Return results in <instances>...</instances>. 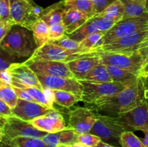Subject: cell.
Masks as SVG:
<instances>
[{
    "instance_id": "e575fe53",
    "label": "cell",
    "mask_w": 148,
    "mask_h": 147,
    "mask_svg": "<svg viewBox=\"0 0 148 147\" xmlns=\"http://www.w3.org/2000/svg\"><path fill=\"white\" fill-rule=\"evenodd\" d=\"M49 42L65 49H68V50H79V43L69 37L67 35H65L60 38L56 39V40H49Z\"/></svg>"
},
{
    "instance_id": "8d00e7d4",
    "label": "cell",
    "mask_w": 148,
    "mask_h": 147,
    "mask_svg": "<svg viewBox=\"0 0 148 147\" xmlns=\"http://www.w3.org/2000/svg\"><path fill=\"white\" fill-rule=\"evenodd\" d=\"M14 61L15 56L11 55L0 47V72L7 70L10 65L14 63Z\"/></svg>"
},
{
    "instance_id": "44dd1931",
    "label": "cell",
    "mask_w": 148,
    "mask_h": 147,
    "mask_svg": "<svg viewBox=\"0 0 148 147\" xmlns=\"http://www.w3.org/2000/svg\"><path fill=\"white\" fill-rule=\"evenodd\" d=\"M90 17L87 14L75 10H65L62 18V23L66 28V35L74 33L85 24Z\"/></svg>"
},
{
    "instance_id": "681fc988",
    "label": "cell",
    "mask_w": 148,
    "mask_h": 147,
    "mask_svg": "<svg viewBox=\"0 0 148 147\" xmlns=\"http://www.w3.org/2000/svg\"><path fill=\"white\" fill-rule=\"evenodd\" d=\"M94 147H118V146H115L111 145V144H107V143H105L103 141H100L99 144H98V145L95 146Z\"/></svg>"
},
{
    "instance_id": "74e56055",
    "label": "cell",
    "mask_w": 148,
    "mask_h": 147,
    "mask_svg": "<svg viewBox=\"0 0 148 147\" xmlns=\"http://www.w3.org/2000/svg\"><path fill=\"white\" fill-rule=\"evenodd\" d=\"M66 35V28L63 23L56 24L49 27V40L59 39Z\"/></svg>"
},
{
    "instance_id": "9a60e30c",
    "label": "cell",
    "mask_w": 148,
    "mask_h": 147,
    "mask_svg": "<svg viewBox=\"0 0 148 147\" xmlns=\"http://www.w3.org/2000/svg\"><path fill=\"white\" fill-rule=\"evenodd\" d=\"M53 110L54 109L48 108L37 102L24 100L18 98L16 106L12 109V116L30 122L38 117L49 113Z\"/></svg>"
},
{
    "instance_id": "836d02e7",
    "label": "cell",
    "mask_w": 148,
    "mask_h": 147,
    "mask_svg": "<svg viewBox=\"0 0 148 147\" xmlns=\"http://www.w3.org/2000/svg\"><path fill=\"white\" fill-rule=\"evenodd\" d=\"M121 147H145L142 139L137 137L132 131L123 133L120 138Z\"/></svg>"
},
{
    "instance_id": "11a10c76",
    "label": "cell",
    "mask_w": 148,
    "mask_h": 147,
    "mask_svg": "<svg viewBox=\"0 0 148 147\" xmlns=\"http://www.w3.org/2000/svg\"><path fill=\"white\" fill-rule=\"evenodd\" d=\"M25 1H30V0H25Z\"/></svg>"
},
{
    "instance_id": "9c48e42d",
    "label": "cell",
    "mask_w": 148,
    "mask_h": 147,
    "mask_svg": "<svg viewBox=\"0 0 148 147\" xmlns=\"http://www.w3.org/2000/svg\"><path fill=\"white\" fill-rule=\"evenodd\" d=\"M148 38V29L121 37L108 44H105L95 51L114 52V53H133L136 52L140 44Z\"/></svg>"
},
{
    "instance_id": "2e32d148",
    "label": "cell",
    "mask_w": 148,
    "mask_h": 147,
    "mask_svg": "<svg viewBox=\"0 0 148 147\" xmlns=\"http://www.w3.org/2000/svg\"><path fill=\"white\" fill-rule=\"evenodd\" d=\"M12 82L31 87H36L44 91L43 86L38 80L37 74L27 65L23 63H13L7 69Z\"/></svg>"
},
{
    "instance_id": "60d3db41",
    "label": "cell",
    "mask_w": 148,
    "mask_h": 147,
    "mask_svg": "<svg viewBox=\"0 0 148 147\" xmlns=\"http://www.w3.org/2000/svg\"><path fill=\"white\" fill-rule=\"evenodd\" d=\"M13 25H14L13 21H0V43L5 37Z\"/></svg>"
},
{
    "instance_id": "c3c4849f",
    "label": "cell",
    "mask_w": 148,
    "mask_h": 147,
    "mask_svg": "<svg viewBox=\"0 0 148 147\" xmlns=\"http://www.w3.org/2000/svg\"><path fill=\"white\" fill-rule=\"evenodd\" d=\"M143 133H145V138L142 139V141H143L145 147H148V130L143 131Z\"/></svg>"
},
{
    "instance_id": "f35d334b",
    "label": "cell",
    "mask_w": 148,
    "mask_h": 147,
    "mask_svg": "<svg viewBox=\"0 0 148 147\" xmlns=\"http://www.w3.org/2000/svg\"><path fill=\"white\" fill-rule=\"evenodd\" d=\"M0 21H12L10 15V0H0Z\"/></svg>"
},
{
    "instance_id": "5b68a950",
    "label": "cell",
    "mask_w": 148,
    "mask_h": 147,
    "mask_svg": "<svg viewBox=\"0 0 148 147\" xmlns=\"http://www.w3.org/2000/svg\"><path fill=\"white\" fill-rule=\"evenodd\" d=\"M0 126L4 133L1 142H8L17 137L40 138L48 134L35 128L30 122L11 116L0 120Z\"/></svg>"
},
{
    "instance_id": "7bdbcfd3",
    "label": "cell",
    "mask_w": 148,
    "mask_h": 147,
    "mask_svg": "<svg viewBox=\"0 0 148 147\" xmlns=\"http://www.w3.org/2000/svg\"><path fill=\"white\" fill-rule=\"evenodd\" d=\"M136 52L142 58L145 64V63L148 59V38L140 44V47L138 48ZM144 64H143V66H144Z\"/></svg>"
},
{
    "instance_id": "1f68e13d",
    "label": "cell",
    "mask_w": 148,
    "mask_h": 147,
    "mask_svg": "<svg viewBox=\"0 0 148 147\" xmlns=\"http://www.w3.org/2000/svg\"><path fill=\"white\" fill-rule=\"evenodd\" d=\"M101 17L109 19L114 22H118L124 17V8L120 0H116L108 6L103 12L98 14Z\"/></svg>"
},
{
    "instance_id": "7dc6e473",
    "label": "cell",
    "mask_w": 148,
    "mask_h": 147,
    "mask_svg": "<svg viewBox=\"0 0 148 147\" xmlns=\"http://www.w3.org/2000/svg\"><path fill=\"white\" fill-rule=\"evenodd\" d=\"M148 75V59L147 61L145 63L144 66L142 68L141 71L140 72V74L139 76H141V77H145V76H147Z\"/></svg>"
},
{
    "instance_id": "4316f807",
    "label": "cell",
    "mask_w": 148,
    "mask_h": 147,
    "mask_svg": "<svg viewBox=\"0 0 148 147\" xmlns=\"http://www.w3.org/2000/svg\"><path fill=\"white\" fill-rule=\"evenodd\" d=\"M53 102L64 108H69L77 102L82 101V97L72 92L61 90H51Z\"/></svg>"
},
{
    "instance_id": "6da1fadb",
    "label": "cell",
    "mask_w": 148,
    "mask_h": 147,
    "mask_svg": "<svg viewBox=\"0 0 148 147\" xmlns=\"http://www.w3.org/2000/svg\"><path fill=\"white\" fill-rule=\"evenodd\" d=\"M144 102L143 82L139 76L121 92L98 99L94 104V109L108 115L120 117Z\"/></svg>"
},
{
    "instance_id": "d590c367",
    "label": "cell",
    "mask_w": 148,
    "mask_h": 147,
    "mask_svg": "<svg viewBox=\"0 0 148 147\" xmlns=\"http://www.w3.org/2000/svg\"><path fill=\"white\" fill-rule=\"evenodd\" d=\"M101 141V138L92 133L79 134L77 138V143L82 144L88 147H94Z\"/></svg>"
},
{
    "instance_id": "5bb4252c",
    "label": "cell",
    "mask_w": 148,
    "mask_h": 147,
    "mask_svg": "<svg viewBox=\"0 0 148 147\" xmlns=\"http://www.w3.org/2000/svg\"><path fill=\"white\" fill-rule=\"evenodd\" d=\"M24 63L27 65L36 74L51 76L75 78V75L69 70L66 62L43 61L35 62L25 61Z\"/></svg>"
},
{
    "instance_id": "3957f363",
    "label": "cell",
    "mask_w": 148,
    "mask_h": 147,
    "mask_svg": "<svg viewBox=\"0 0 148 147\" xmlns=\"http://www.w3.org/2000/svg\"><path fill=\"white\" fill-rule=\"evenodd\" d=\"M126 131H132V129L120 117L96 114V120L90 133L100 137L103 142L116 146H121L120 138Z\"/></svg>"
},
{
    "instance_id": "816d5d0a",
    "label": "cell",
    "mask_w": 148,
    "mask_h": 147,
    "mask_svg": "<svg viewBox=\"0 0 148 147\" xmlns=\"http://www.w3.org/2000/svg\"><path fill=\"white\" fill-rule=\"evenodd\" d=\"M145 7L146 11L148 13V0H145Z\"/></svg>"
},
{
    "instance_id": "f907efd6",
    "label": "cell",
    "mask_w": 148,
    "mask_h": 147,
    "mask_svg": "<svg viewBox=\"0 0 148 147\" xmlns=\"http://www.w3.org/2000/svg\"><path fill=\"white\" fill-rule=\"evenodd\" d=\"M3 137H4V133H3L2 128H1V127L0 126V143H1V141H2Z\"/></svg>"
},
{
    "instance_id": "7c38bea8",
    "label": "cell",
    "mask_w": 148,
    "mask_h": 147,
    "mask_svg": "<svg viewBox=\"0 0 148 147\" xmlns=\"http://www.w3.org/2000/svg\"><path fill=\"white\" fill-rule=\"evenodd\" d=\"M36 74L43 89L66 91L82 96L83 87L79 81L76 78L46 76L39 74Z\"/></svg>"
},
{
    "instance_id": "7a4b0ae2",
    "label": "cell",
    "mask_w": 148,
    "mask_h": 147,
    "mask_svg": "<svg viewBox=\"0 0 148 147\" xmlns=\"http://www.w3.org/2000/svg\"><path fill=\"white\" fill-rule=\"evenodd\" d=\"M0 47L15 57H31L37 48L33 33L19 25L12 26L0 43Z\"/></svg>"
},
{
    "instance_id": "d4e9b609",
    "label": "cell",
    "mask_w": 148,
    "mask_h": 147,
    "mask_svg": "<svg viewBox=\"0 0 148 147\" xmlns=\"http://www.w3.org/2000/svg\"><path fill=\"white\" fill-rule=\"evenodd\" d=\"M103 33H95L89 35L79 43V49L82 53L94 52L104 45Z\"/></svg>"
},
{
    "instance_id": "ee69618b",
    "label": "cell",
    "mask_w": 148,
    "mask_h": 147,
    "mask_svg": "<svg viewBox=\"0 0 148 147\" xmlns=\"http://www.w3.org/2000/svg\"><path fill=\"white\" fill-rule=\"evenodd\" d=\"M13 88H14V91H15V92H16V94H17L18 98H20V99H24V100L30 101V102H35L34 99H33V97H32L30 96V95H29L27 92H25V91L23 90V89H20V88L14 87V86H13Z\"/></svg>"
},
{
    "instance_id": "d6986e66",
    "label": "cell",
    "mask_w": 148,
    "mask_h": 147,
    "mask_svg": "<svg viewBox=\"0 0 148 147\" xmlns=\"http://www.w3.org/2000/svg\"><path fill=\"white\" fill-rule=\"evenodd\" d=\"M132 130L145 131L148 130V104L143 102L130 112L120 116Z\"/></svg>"
},
{
    "instance_id": "ab89813d",
    "label": "cell",
    "mask_w": 148,
    "mask_h": 147,
    "mask_svg": "<svg viewBox=\"0 0 148 147\" xmlns=\"http://www.w3.org/2000/svg\"><path fill=\"white\" fill-rule=\"evenodd\" d=\"M93 4L94 14H100L116 0H90ZM94 15V16H95Z\"/></svg>"
},
{
    "instance_id": "83f0119b",
    "label": "cell",
    "mask_w": 148,
    "mask_h": 147,
    "mask_svg": "<svg viewBox=\"0 0 148 147\" xmlns=\"http://www.w3.org/2000/svg\"><path fill=\"white\" fill-rule=\"evenodd\" d=\"M32 32L37 48L41 47L49 42V26L41 19L35 23Z\"/></svg>"
},
{
    "instance_id": "7402d4cb",
    "label": "cell",
    "mask_w": 148,
    "mask_h": 147,
    "mask_svg": "<svg viewBox=\"0 0 148 147\" xmlns=\"http://www.w3.org/2000/svg\"><path fill=\"white\" fill-rule=\"evenodd\" d=\"M64 5L62 0L49 7L43 9L40 14V19L50 26L62 23V18L64 12Z\"/></svg>"
},
{
    "instance_id": "ba28073f",
    "label": "cell",
    "mask_w": 148,
    "mask_h": 147,
    "mask_svg": "<svg viewBox=\"0 0 148 147\" xmlns=\"http://www.w3.org/2000/svg\"><path fill=\"white\" fill-rule=\"evenodd\" d=\"M148 29L147 17H129L118 22L104 33V45L121 37Z\"/></svg>"
},
{
    "instance_id": "277c9868",
    "label": "cell",
    "mask_w": 148,
    "mask_h": 147,
    "mask_svg": "<svg viewBox=\"0 0 148 147\" xmlns=\"http://www.w3.org/2000/svg\"><path fill=\"white\" fill-rule=\"evenodd\" d=\"M79 80V79H78ZM82 85V101L88 104H94L103 97L115 95L124 90L129 84L121 82H94L90 81L79 80Z\"/></svg>"
},
{
    "instance_id": "db71d44e",
    "label": "cell",
    "mask_w": 148,
    "mask_h": 147,
    "mask_svg": "<svg viewBox=\"0 0 148 147\" xmlns=\"http://www.w3.org/2000/svg\"><path fill=\"white\" fill-rule=\"evenodd\" d=\"M1 84H3V83H2V82H1V81H0V85H1Z\"/></svg>"
},
{
    "instance_id": "8992f818",
    "label": "cell",
    "mask_w": 148,
    "mask_h": 147,
    "mask_svg": "<svg viewBox=\"0 0 148 147\" xmlns=\"http://www.w3.org/2000/svg\"><path fill=\"white\" fill-rule=\"evenodd\" d=\"M86 53H82L79 50H68L59 46L49 42L41 47L37 48L31 57L29 58L26 62L51 61L68 62L80 58Z\"/></svg>"
},
{
    "instance_id": "f546056e",
    "label": "cell",
    "mask_w": 148,
    "mask_h": 147,
    "mask_svg": "<svg viewBox=\"0 0 148 147\" xmlns=\"http://www.w3.org/2000/svg\"><path fill=\"white\" fill-rule=\"evenodd\" d=\"M65 10H75L92 17L94 14L93 4L90 0H62Z\"/></svg>"
},
{
    "instance_id": "f6af8a7d",
    "label": "cell",
    "mask_w": 148,
    "mask_h": 147,
    "mask_svg": "<svg viewBox=\"0 0 148 147\" xmlns=\"http://www.w3.org/2000/svg\"><path fill=\"white\" fill-rule=\"evenodd\" d=\"M0 81L4 84L11 85L12 82V78L10 72L7 71V69L0 72Z\"/></svg>"
},
{
    "instance_id": "f5cc1de1",
    "label": "cell",
    "mask_w": 148,
    "mask_h": 147,
    "mask_svg": "<svg viewBox=\"0 0 148 147\" xmlns=\"http://www.w3.org/2000/svg\"><path fill=\"white\" fill-rule=\"evenodd\" d=\"M56 147H72V145H59Z\"/></svg>"
},
{
    "instance_id": "ffe728a7",
    "label": "cell",
    "mask_w": 148,
    "mask_h": 147,
    "mask_svg": "<svg viewBox=\"0 0 148 147\" xmlns=\"http://www.w3.org/2000/svg\"><path fill=\"white\" fill-rule=\"evenodd\" d=\"M78 135L74 130L66 127L57 133L46 134L42 139L49 147H56L59 145H72L77 143Z\"/></svg>"
},
{
    "instance_id": "30bf717a",
    "label": "cell",
    "mask_w": 148,
    "mask_h": 147,
    "mask_svg": "<svg viewBox=\"0 0 148 147\" xmlns=\"http://www.w3.org/2000/svg\"><path fill=\"white\" fill-rule=\"evenodd\" d=\"M25 0H10V15L16 25L21 26L32 31L35 23L40 19L33 12L31 1Z\"/></svg>"
},
{
    "instance_id": "d6a6232c",
    "label": "cell",
    "mask_w": 148,
    "mask_h": 147,
    "mask_svg": "<svg viewBox=\"0 0 148 147\" xmlns=\"http://www.w3.org/2000/svg\"><path fill=\"white\" fill-rule=\"evenodd\" d=\"M0 99L12 109L17 105L18 97L13 86L1 84L0 85Z\"/></svg>"
},
{
    "instance_id": "b9f144b4",
    "label": "cell",
    "mask_w": 148,
    "mask_h": 147,
    "mask_svg": "<svg viewBox=\"0 0 148 147\" xmlns=\"http://www.w3.org/2000/svg\"><path fill=\"white\" fill-rule=\"evenodd\" d=\"M12 116V108L0 99V120Z\"/></svg>"
},
{
    "instance_id": "4dcf8cb0",
    "label": "cell",
    "mask_w": 148,
    "mask_h": 147,
    "mask_svg": "<svg viewBox=\"0 0 148 147\" xmlns=\"http://www.w3.org/2000/svg\"><path fill=\"white\" fill-rule=\"evenodd\" d=\"M106 68L112 78L113 82L129 84L139 77V75L137 74L132 73L125 69L111 66H106Z\"/></svg>"
},
{
    "instance_id": "8fae6325",
    "label": "cell",
    "mask_w": 148,
    "mask_h": 147,
    "mask_svg": "<svg viewBox=\"0 0 148 147\" xmlns=\"http://www.w3.org/2000/svg\"><path fill=\"white\" fill-rule=\"evenodd\" d=\"M96 120V114L88 108L77 107L69 112L68 128L74 130L77 134L90 132Z\"/></svg>"
},
{
    "instance_id": "f1b7e54d",
    "label": "cell",
    "mask_w": 148,
    "mask_h": 147,
    "mask_svg": "<svg viewBox=\"0 0 148 147\" xmlns=\"http://www.w3.org/2000/svg\"><path fill=\"white\" fill-rule=\"evenodd\" d=\"M79 80L90 81L94 82H111L113 79L107 70L106 66L100 63L90 71L87 75Z\"/></svg>"
},
{
    "instance_id": "bcb514c9",
    "label": "cell",
    "mask_w": 148,
    "mask_h": 147,
    "mask_svg": "<svg viewBox=\"0 0 148 147\" xmlns=\"http://www.w3.org/2000/svg\"><path fill=\"white\" fill-rule=\"evenodd\" d=\"M141 79L143 82V92H144V100L145 102L148 104V75L145 77H141Z\"/></svg>"
},
{
    "instance_id": "603a6c76",
    "label": "cell",
    "mask_w": 148,
    "mask_h": 147,
    "mask_svg": "<svg viewBox=\"0 0 148 147\" xmlns=\"http://www.w3.org/2000/svg\"><path fill=\"white\" fill-rule=\"evenodd\" d=\"M124 8V17H147L145 0H120Z\"/></svg>"
},
{
    "instance_id": "484cf974",
    "label": "cell",
    "mask_w": 148,
    "mask_h": 147,
    "mask_svg": "<svg viewBox=\"0 0 148 147\" xmlns=\"http://www.w3.org/2000/svg\"><path fill=\"white\" fill-rule=\"evenodd\" d=\"M11 86H14V87L20 88V89H23L25 92H27L30 96L33 97L35 102L43 106L46 107L48 108H53V102L48 98L47 95L45 93V92L41 89H39L36 87H31V86H24V85L20 84L14 82H12Z\"/></svg>"
},
{
    "instance_id": "e0dca14e",
    "label": "cell",
    "mask_w": 148,
    "mask_h": 147,
    "mask_svg": "<svg viewBox=\"0 0 148 147\" xmlns=\"http://www.w3.org/2000/svg\"><path fill=\"white\" fill-rule=\"evenodd\" d=\"M29 122H30L37 129L48 133H57L64 130L67 127L62 114L55 109Z\"/></svg>"
},
{
    "instance_id": "cb8c5ba5",
    "label": "cell",
    "mask_w": 148,
    "mask_h": 147,
    "mask_svg": "<svg viewBox=\"0 0 148 147\" xmlns=\"http://www.w3.org/2000/svg\"><path fill=\"white\" fill-rule=\"evenodd\" d=\"M0 147H49L40 138L17 137L8 142H1Z\"/></svg>"
},
{
    "instance_id": "4fadbf2b",
    "label": "cell",
    "mask_w": 148,
    "mask_h": 147,
    "mask_svg": "<svg viewBox=\"0 0 148 147\" xmlns=\"http://www.w3.org/2000/svg\"><path fill=\"white\" fill-rule=\"evenodd\" d=\"M116 24L112 20L99 16H93L74 33L67 35L69 37L79 43L89 35L95 33H106Z\"/></svg>"
},
{
    "instance_id": "ac0fdd59",
    "label": "cell",
    "mask_w": 148,
    "mask_h": 147,
    "mask_svg": "<svg viewBox=\"0 0 148 147\" xmlns=\"http://www.w3.org/2000/svg\"><path fill=\"white\" fill-rule=\"evenodd\" d=\"M66 63L75 78L81 79L95 66L101 63V61L95 52H89L82 57L66 62Z\"/></svg>"
},
{
    "instance_id": "52a82bcc",
    "label": "cell",
    "mask_w": 148,
    "mask_h": 147,
    "mask_svg": "<svg viewBox=\"0 0 148 147\" xmlns=\"http://www.w3.org/2000/svg\"><path fill=\"white\" fill-rule=\"evenodd\" d=\"M100 57L101 63L130 71L140 74L144 62L137 52L114 53V52H95Z\"/></svg>"
}]
</instances>
